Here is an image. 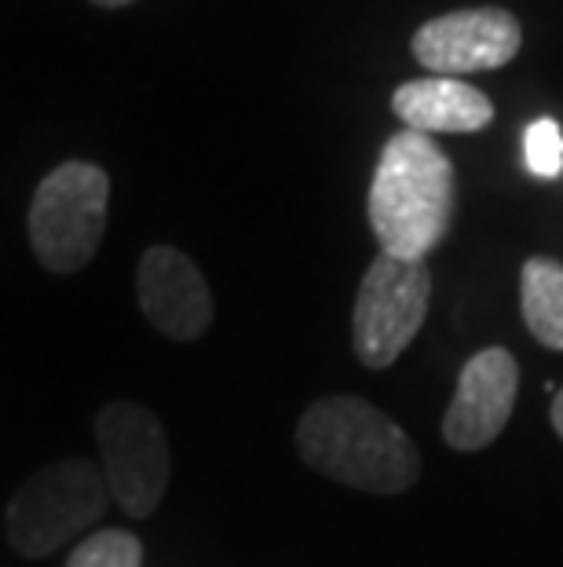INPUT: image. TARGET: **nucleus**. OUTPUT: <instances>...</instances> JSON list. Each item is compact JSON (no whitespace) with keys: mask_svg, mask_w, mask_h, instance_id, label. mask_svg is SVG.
<instances>
[{"mask_svg":"<svg viewBox=\"0 0 563 567\" xmlns=\"http://www.w3.org/2000/svg\"><path fill=\"white\" fill-rule=\"evenodd\" d=\"M296 454L315 473L363 494H403L421 476V454L399 421L358 395H326L296 421Z\"/></svg>","mask_w":563,"mask_h":567,"instance_id":"1","label":"nucleus"},{"mask_svg":"<svg viewBox=\"0 0 563 567\" xmlns=\"http://www.w3.org/2000/svg\"><path fill=\"white\" fill-rule=\"evenodd\" d=\"M453 165L425 132L403 128L380 151L366 213L380 252L425 260L450 231Z\"/></svg>","mask_w":563,"mask_h":567,"instance_id":"2","label":"nucleus"},{"mask_svg":"<svg viewBox=\"0 0 563 567\" xmlns=\"http://www.w3.org/2000/svg\"><path fill=\"white\" fill-rule=\"evenodd\" d=\"M103 468L88 457H66L22 480L4 509L8 546L27 560L52 557L70 538L85 535L111 505Z\"/></svg>","mask_w":563,"mask_h":567,"instance_id":"3","label":"nucleus"},{"mask_svg":"<svg viewBox=\"0 0 563 567\" xmlns=\"http://www.w3.org/2000/svg\"><path fill=\"white\" fill-rule=\"evenodd\" d=\"M111 205V176L92 162L52 168L30 202V249L52 275H77L100 252Z\"/></svg>","mask_w":563,"mask_h":567,"instance_id":"4","label":"nucleus"},{"mask_svg":"<svg viewBox=\"0 0 563 567\" xmlns=\"http://www.w3.org/2000/svg\"><path fill=\"white\" fill-rule=\"evenodd\" d=\"M428 300H432V271L425 260L377 252L352 308V348L358 363L369 370L395 367V359L421 333Z\"/></svg>","mask_w":563,"mask_h":567,"instance_id":"5","label":"nucleus"},{"mask_svg":"<svg viewBox=\"0 0 563 567\" xmlns=\"http://www.w3.org/2000/svg\"><path fill=\"white\" fill-rule=\"evenodd\" d=\"M100 468L117 509L147 520L173 480V446L158 414L139 403L114 400L95 414Z\"/></svg>","mask_w":563,"mask_h":567,"instance_id":"6","label":"nucleus"},{"mask_svg":"<svg viewBox=\"0 0 563 567\" xmlns=\"http://www.w3.org/2000/svg\"><path fill=\"white\" fill-rule=\"evenodd\" d=\"M523 30L505 8H465L428 19L414 33V59L432 70V78L483 74L517 59Z\"/></svg>","mask_w":563,"mask_h":567,"instance_id":"7","label":"nucleus"},{"mask_svg":"<svg viewBox=\"0 0 563 567\" xmlns=\"http://www.w3.org/2000/svg\"><path fill=\"white\" fill-rule=\"evenodd\" d=\"M520 392V363L509 348H483L461 367L458 389L442 414V440L453 451H483L505 432Z\"/></svg>","mask_w":563,"mask_h":567,"instance_id":"8","label":"nucleus"},{"mask_svg":"<svg viewBox=\"0 0 563 567\" xmlns=\"http://www.w3.org/2000/svg\"><path fill=\"white\" fill-rule=\"evenodd\" d=\"M139 311L169 341L190 344L212 326V293L198 264L176 246H150L136 268Z\"/></svg>","mask_w":563,"mask_h":567,"instance_id":"9","label":"nucleus"},{"mask_svg":"<svg viewBox=\"0 0 563 567\" xmlns=\"http://www.w3.org/2000/svg\"><path fill=\"white\" fill-rule=\"evenodd\" d=\"M395 117L425 136L436 132H479L494 122V103L461 78L406 81L392 95Z\"/></svg>","mask_w":563,"mask_h":567,"instance_id":"10","label":"nucleus"},{"mask_svg":"<svg viewBox=\"0 0 563 567\" xmlns=\"http://www.w3.org/2000/svg\"><path fill=\"white\" fill-rule=\"evenodd\" d=\"M520 311L538 344L563 352V264L531 257L520 271Z\"/></svg>","mask_w":563,"mask_h":567,"instance_id":"11","label":"nucleus"},{"mask_svg":"<svg viewBox=\"0 0 563 567\" xmlns=\"http://www.w3.org/2000/svg\"><path fill=\"white\" fill-rule=\"evenodd\" d=\"M66 567H143V542L132 530H95L70 553Z\"/></svg>","mask_w":563,"mask_h":567,"instance_id":"12","label":"nucleus"},{"mask_svg":"<svg viewBox=\"0 0 563 567\" xmlns=\"http://www.w3.org/2000/svg\"><path fill=\"white\" fill-rule=\"evenodd\" d=\"M523 151H526V168L538 179H556L563 173V132L553 117H538L534 125H526Z\"/></svg>","mask_w":563,"mask_h":567,"instance_id":"13","label":"nucleus"},{"mask_svg":"<svg viewBox=\"0 0 563 567\" xmlns=\"http://www.w3.org/2000/svg\"><path fill=\"white\" fill-rule=\"evenodd\" d=\"M549 421H553V432L563 440V389L553 395V406H549Z\"/></svg>","mask_w":563,"mask_h":567,"instance_id":"14","label":"nucleus"},{"mask_svg":"<svg viewBox=\"0 0 563 567\" xmlns=\"http://www.w3.org/2000/svg\"><path fill=\"white\" fill-rule=\"evenodd\" d=\"M92 4H100V8H125V4H132V0H92Z\"/></svg>","mask_w":563,"mask_h":567,"instance_id":"15","label":"nucleus"}]
</instances>
